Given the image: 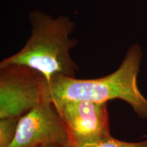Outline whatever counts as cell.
Wrapping results in <instances>:
<instances>
[{"label": "cell", "mask_w": 147, "mask_h": 147, "mask_svg": "<svg viewBox=\"0 0 147 147\" xmlns=\"http://www.w3.org/2000/svg\"><path fill=\"white\" fill-rule=\"evenodd\" d=\"M143 51L138 44H132L117 70L93 79L56 76L48 82L51 102L87 100L107 103L121 100L129 104L140 118L147 120V99L140 91L137 79Z\"/></svg>", "instance_id": "obj_1"}, {"label": "cell", "mask_w": 147, "mask_h": 147, "mask_svg": "<svg viewBox=\"0 0 147 147\" xmlns=\"http://www.w3.org/2000/svg\"><path fill=\"white\" fill-rule=\"evenodd\" d=\"M31 36L18 52L3 59L0 67L23 65L38 71L49 81L53 77H75L78 70L70 56L78 44L70 39L75 23L66 16L53 18L38 10L29 13Z\"/></svg>", "instance_id": "obj_2"}, {"label": "cell", "mask_w": 147, "mask_h": 147, "mask_svg": "<svg viewBox=\"0 0 147 147\" xmlns=\"http://www.w3.org/2000/svg\"><path fill=\"white\" fill-rule=\"evenodd\" d=\"M46 101L48 82L41 74L23 65L0 67V119L21 117Z\"/></svg>", "instance_id": "obj_3"}, {"label": "cell", "mask_w": 147, "mask_h": 147, "mask_svg": "<svg viewBox=\"0 0 147 147\" xmlns=\"http://www.w3.org/2000/svg\"><path fill=\"white\" fill-rule=\"evenodd\" d=\"M53 103L67 128L71 145L89 144L112 136L107 103L87 100Z\"/></svg>", "instance_id": "obj_4"}, {"label": "cell", "mask_w": 147, "mask_h": 147, "mask_svg": "<svg viewBox=\"0 0 147 147\" xmlns=\"http://www.w3.org/2000/svg\"><path fill=\"white\" fill-rule=\"evenodd\" d=\"M46 144L61 147L71 144L67 128L50 101L41 103L20 118L10 147H38Z\"/></svg>", "instance_id": "obj_5"}, {"label": "cell", "mask_w": 147, "mask_h": 147, "mask_svg": "<svg viewBox=\"0 0 147 147\" xmlns=\"http://www.w3.org/2000/svg\"><path fill=\"white\" fill-rule=\"evenodd\" d=\"M21 117L0 119V147H10L15 138Z\"/></svg>", "instance_id": "obj_6"}, {"label": "cell", "mask_w": 147, "mask_h": 147, "mask_svg": "<svg viewBox=\"0 0 147 147\" xmlns=\"http://www.w3.org/2000/svg\"><path fill=\"white\" fill-rule=\"evenodd\" d=\"M69 147H147V136H145L143 140L138 142H126L110 136L95 142L71 145Z\"/></svg>", "instance_id": "obj_7"}, {"label": "cell", "mask_w": 147, "mask_h": 147, "mask_svg": "<svg viewBox=\"0 0 147 147\" xmlns=\"http://www.w3.org/2000/svg\"><path fill=\"white\" fill-rule=\"evenodd\" d=\"M38 147H61V146H58V145L55 144H46L43 145H40V146Z\"/></svg>", "instance_id": "obj_8"}]
</instances>
